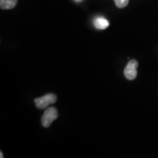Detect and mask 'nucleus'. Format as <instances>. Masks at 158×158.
Returning a JSON list of instances; mask_svg holds the SVG:
<instances>
[{"mask_svg": "<svg viewBox=\"0 0 158 158\" xmlns=\"http://www.w3.org/2000/svg\"><path fill=\"white\" fill-rule=\"evenodd\" d=\"M57 100L56 95L54 94H48L35 99V106L39 109H44L48 107L51 104H54Z\"/></svg>", "mask_w": 158, "mask_h": 158, "instance_id": "nucleus-1", "label": "nucleus"}, {"mask_svg": "<svg viewBox=\"0 0 158 158\" xmlns=\"http://www.w3.org/2000/svg\"><path fill=\"white\" fill-rule=\"evenodd\" d=\"M57 117H58V111L56 108L54 107L47 108L41 118L43 126L44 127H50L52 122L56 120Z\"/></svg>", "mask_w": 158, "mask_h": 158, "instance_id": "nucleus-2", "label": "nucleus"}, {"mask_svg": "<svg viewBox=\"0 0 158 158\" xmlns=\"http://www.w3.org/2000/svg\"><path fill=\"white\" fill-rule=\"evenodd\" d=\"M138 67V62L135 59H132L126 65L125 68L124 70V75L125 78L128 79V80L132 81L134 80L138 75L137 68Z\"/></svg>", "mask_w": 158, "mask_h": 158, "instance_id": "nucleus-3", "label": "nucleus"}, {"mask_svg": "<svg viewBox=\"0 0 158 158\" xmlns=\"http://www.w3.org/2000/svg\"><path fill=\"white\" fill-rule=\"evenodd\" d=\"M94 26L98 29H106L109 27V21L106 18L102 16H98L94 19Z\"/></svg>", "mask_w": 158, "mask_h": 158, "instance_id": "nucleus-4", "label": "nucleus"}, {"mask_svg": "<svg viewBox=\"0 0 158 158\" xmlns=\"http://www.w3.org/2000/svg\"><path fill=\"white\" fill-rule=\"evenodd\" d=\"M18 0H0V7L3 10L13 9L17 5Z\"/></svg>", "mask_w": 158, "mask_h": 158, "instance_id": "nucleus-5", "label": "nucleus"}, {"mask_svg": "<svg viewBox=\"0 0 158 158\" xmlns=\"http://www.w3.org/2000/svg\"><path fill=\"white\" fill-rule=\"evenodd\" d=\"M115 5L118 8H124L129 3V0H114Z\"/></svg>", "mask_w": 158, "mask_h": 158, "instance_id": "nucleus-6", "label": "nucleus"}, {"mask_svg": "<svg viewBox=\"0 0 158 158\" xmlns=\"http://www.w3.org/2000/svg\"><path fill=\"white\" fill-rule=\"evenodd\" d=\"M74 1L75 2H82L83 1V0H74Z\"/></svg>", "mask_w": 158, "mask_h": 158, "instance_id": "nucleus-7", "label": "nucleus"}, {"mask_svg": "<svg viewBox=\"0 0 158 158\" xmlns=\"http://www.w3.org/2000/svg\"><path fill=\"white\" fill-rule=\"evenodd\" d=\"M0 157H1V158L4 157V155H3V154H2V152H1V153H0Z\"/></svg>", "mask_w": 158, "mask_h": 158, "instance_id": "nucleus-8", "label": "nucleus"}]
</instances>
